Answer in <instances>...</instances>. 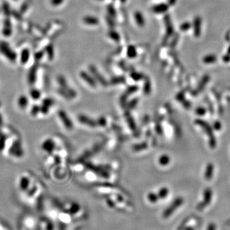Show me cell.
Here are the masks:
<instances>
[{
    "label": "cell",
    "mask_w": 230,
    "mask_h": 230,
    "mask_svg": "<svg viewBox=\"0 0 230 230\" xmlns=\"http://www.w3.org/2000/svg\"><path fill=\"white\" fill-rule=\"evenodd\" d=\"M195 124L202 127V129L205 131L206 134L209 138V145L212 148H214L216 147V139L213 133V130L212 128L210 127V125L208 124L206 122L204 121V120H200V119H197L195 121Z\"/></svg>",
    "instance_id": "6da1fadb"
},
{
    "label": "cell",
    "mask_w": 230,
    "mask_h": 230,
    "mask_svg": "<svg viewBox=\"0 0 230 230\" xmlns=\"http://www.w3.org/2000/svg\"><path fill=\"white\" fill-rule=\"evenodd\" d=\"M183 203V199L181 197H178L174 200V201L169 206H168L167 209L164 210L162 214V217L165 219L169 217L176 210L179 208Z\"/></svg>",
    "instance_id": "7a4b0ae2"
},
{
    "label": "cell",
    "mask_w": 230,
    "mask_h": 230,
    "mask_svg": "<svg viewBox=\"0 0 230 230\" xmlns=\"http://www.w3.org/2000/svg\"><path fill=\"white\" fill-rule=\"evenodd\" d=\"M0 51H1L10 60L14 61L15 59L16 58V54L9 47V46L7 43L5 42L0 43Z\"/></svg>",
    "instance_id": "3957f363"
},
{
    "label": "cell",
    "mask_w": 230,
    "mask_h": 230,
    "mask_svg": "<svg viewBox=\"0 0 230 230\" xmlns=\"http://www.w3.org/2000/svg\"><path fill=\"white\" fill-rule=\"evenodd\" d=\"M58 116H59L61 121L62 122L63 124L64 125V126L66 127V129H69V130L72 129V127H73L72 123L71 122L69 117L67 116V115L66 113H65V111H63L62 110H60L58 112Z\"/></svg>",
    "instance_id": "277c9868"
},
{
    "label": "cell",
    "mask_w": 230,
    "mask_h": 230,
    "mask_svg": "<svg viewBox=\"0 0 230 230\" xmlns=\"http://www.w3.org/2000/svg\"><path fill=\"white\" fill-rule=\"evenodd\" d=\"M17 104L21 110H25L29 106V98L25 95L19 96L17 100Z\"/></svg>",
    "instance_id": "5b68a950"
},
{
    "label": "cell",
    "mask_w": 230,
    "mask_h": 230,
    "mask_svg": "<svg viewBox=\"0 0 230 230\" xmlns=\"http://www.w3.org/2000/svg\"><path fill=\"white\" fill-rule=\"evenodd\" d=\"M41 148L43 151L48 153H52L54 149V143L52 139H46L42 142Z\"/></svg>",
    "instance_id": "8992f818"
},
{
    "label": "cell",
    "mask_w": 230,
    "mask_h": 230,
    "mask_svg": "<svg viewBox=\"0 0 230 230\" xmlns=\"http://www.w3.org/2000/svg\"><path fill=\"white\" fill-rule=\"evenodd\" d=\"M212 191L211 189L207 188L204 191L203 194V202L201 203V206L200 207L199 209H201L202 208H204L205 206L209 205L212 200Z\"/></svg>",
    "instance_id": "52a82bcc"
},
{
    "label": "cell",
    "mask_w": 230,
    "mask_h": 230,
    "mask_svg": "<svg viewBox=\"0 0 230 230\" xmlns=\"http://www.w3.org/2000/svg\"><path fill=\"white\" fill-rule=\"evenodd\" d=\"M30 180L26 176H22L19 180V187L20 190L26 191L29 187Z\"/></svg>",
    "instance_id": "ba28073f"
},
{
    "label": "cell",
    "mask_w": 230,
    "mask_h": 230,
    "mask_svg": "<svg viewBox=\"0 0 230 230\" xmlns=\"http://www.w3.org/2000/svg\"><path fill=\"white\" fill-rule=\"evenodd\" d=\"M164 22H165L166 28V38H169L171 36L173 33V27L170 19V17L168 15H166L164 17Z\"/></svg>",
    "instance_id": "9c48e42d"
},
{
    "label": "cell",
    "mask_w": 230,
    "mask_h": 230,
    "mask_svg": "<svg viewBox=\"0 0 230 230\" xmlns=\"http://www.w3.org/2000/svg\"><path fill=\"white\" fill-rule=\"evenodd\" d=\"M169 6L166 3H160L152 7V11L156 14H161L166 12L168 10Z\"/></svg>",
    "instance_id": "30bf717a"
},
{
    "label": "cell",
    "mask_w": 230,
    "mask_h": 230,
    "mask_svg": "<svg viewBox=\"0 0 230 230\" xmlns=\"http://www.w3.org/2000/svg\"><path fill=\"white\" fill-rule=\"evenodd\" d=\"M214 166L212 163H209L206 167L205 172V178L206 180H210L213 177Z\"/></svg>",
    "instance_id": "8fae6325"
},
{
    "label": "cell",
    "mask_w": 230,
    "mask_h": 230,
    "mask_svg": "<svg viewBox=\"0 0 230 230\" xmlns=\"http://www.w3.org/2000/svg\"><path fill=\"white\" fill-rule=\"evenodd\" d=\"M80 75H81V78H83L86 83H88L90 86H92L93 87H95L96 83H95V80L92 78V77L88 74H87L86 72L83 71V72H81Z\"/></svg>",
    "instance_id": "7c38bea8"
},
{
    "label": "cell",
    "mask_w": 230,
    "mask_h": 230,
    "mask_svg": "<svg viewBox=\"0 0 230 230\" xmlns=\"http://www.w3.org/2000/svg\"><path fill=\"white\" fill-rule=\"evenodd\" d=\"M83 22L88 25H97L99 23V20L95 17L87 16L83 18Z\"/></svg>",
    "instance_id": "4fadbf2b"
},
{
    "label": "cell",
    "mask_w": 230,
    "mask_h": 230,
    "mask_svg": "<svg viewBox=\"0 0 230 230\" xmlns=\"http://www.w3.org/2000/svg\"><path fill=\"white\" fill-rule=\"evenodd\" d=\"M134 18L136 23L140 27H143L145 24V20L143 15L140 12H136L134 14Z\"/></svg>",
    "instance_id": "5bb4252c"
},
{
    "label": "cell",
    "mask_w": 230,
    "mask_h": 230,
    "mask_svg": "<svg viewBox=\"0 0 230 230\" xmlns=\"http://www.w3.org/2000/svg\"><path fill=\"white\" fill-rule=\"evenodd\" d=\"M90 70L96 77V78L98 81H99V82L101 84H106V80L102 78V77L99 74H98V72L97 71L95 67L93 66V65H90Z\"/></svg>",
    "instance_id": "9a60e30c"
},
{
    "label": "cell",
    "mask_w": 230,
    "mask_h": 230,
    "mask_svg": "<svg viewBox=\"0 0 230 230\" xmlns=\"http://www.w3.org/2000/svg\"><path fill=\"white\" fill-rule=\"evenodd\" d=\"M10 151L12 153V154H13L14 156H21V155L23 154V150H22V148L20 145L18 146V143L15 144L12 148H10Z\"/></svg>",
    "instance_id": "2e32d148"
},
{
    "label": "cell",
    "mask_w": 230,
    "mask_h": 230,
    "mask_svg": "<svg viewBox=\"0 0 230 230\" xmlns=\"http://www.w3.org/2000/svg\"><path fill=\"white\" fill-rule=\"evenodd\" d=\"M127 56L130 58H134L137 56V51L134 46H129L127 51Z\"/></svg>",
    "instance_id": "e0dca14e"
},
{
    "label": "cell",
    "mask_w": 230,
    "mask_h": 230,
    "mask_svg": "<svg viewBox=\"0 0 230 230\" xmlns=\"http://www.w3.org/2000/svg\"><path fill=\"white\" fill-rule=\"evenodd\" d=\"M31 98L34 101L39 100L41 97V93L37 89H31L29 92Z\"/></svg>",
    "instance_id": "ac0fdd59"
},
{
    "label": "cell",
    "mask_w": 230,
    "mask_h": 230,
    "mask_svg": "<svg viewBox=\"0 0 230 230\" xmlns=\"http://www.w3.org/2000/svg\"><path fill=\"white\" fill-rule=\"evenodd\" d=\"M29 57V52L28 49H24L21 53V63L25 64L27 63Z\"/></svg>",
    "instance_id": "d6986e66"
},
{
    "label": "cell",
    "mask_w": 230,
    "mask_h": 230,
    "mask_svg": "<svg viewBox=\"0 0 230 230\" xmlns=\"http://www.w3.org/2000/svg\"><path fill=\"white\" fill-rule=\"evenodd\" d=\"M36 72L37 70L34 69H32L31 70H30V72L29 74V75H28V81L30 84H34L35 82V79H36Z\"/></svg>",
    "instance_id": "ffe728a7"
},
{
    "label": "cell",
    "mask_w": 230,
    "mask_h": 230,
    "mask_svg": "<svg viewBox=\"0 0 230 230\" xmlns=\"http://www.w3.org/2000/svg\"><path fill=\"white\" fill-rule=\"evenodd\" d=\"M108 35H109V37H110L111 39H113V40H115V42H118L120 41V35H119L118 33L116 31H115V30L109 31V33H108Z\"/></svg>",
    "instance_id": "44dd1931"
},
{
    "label": "cell",
    "mask_w": 230,
    "mask_h": 230,
    "mask_svg": "<svg viewBox=\"0 0 230 230\" xmlns=\"http://www.w3.org/2000/svg\"><path fill=\"white\" fill-rule=\"evenodd\" d=\"M147 198H148V200L151 202V203H156L158 200H159V197H158V195L153 193V192H150L148 196H147Z\"/></svg>",
    "instance_id": "7402d4cb"
},
{
    "label": "cell",
    "mask_w": 230,
    "mask_h": 230,
    "mask_svg": "<svg viewBox=\"0 0 230 230\" xmlns=\"http://www.w3.org/2000/svg\"><path fill=\"white\" fill-rule=\"evenodd\" d=\"M168 193H169V190L167 188H166V187L162 188L159 191V194H158L159 198H160V199L165 198L168 195Z\"/></svg>",
    "instance_id": "603a6c76"
},
{
    "label": "cell",
    "mask_w": 230,
    "mask_h": 230,
    "mask_svg": "<svg viewBox=\"0 0 230 230\" xmlns=\"http://www.w3.org/2000/svg\"><path fill=\"white\" fill-rule=\"evenodd\" d=\"M169 161H170V158L166 155H164L161 156L159 159V163L162 166L167 165V164H168V163L169 162Z\"/></svg>",
    "instance_id": "cb8c5ba5"
},
{
    "label": "cell",
    "mask_w": 230,
    "mask_h": 230,
    "mask_svg": "<svg viewBox=\"0 0 230 230\" xmlns=\"http://www.w3.org/2000/svg\"><path fill=\"white\" fill-rule=\"evenodd\" d=\"M30 112H31V115L33 116H37L38 114L40 113V106L38 105H34V106H32Z\"/></svg>",
    "instance_id": "d4e9b609"
},
{
    "label": "cell",
    "mask_w": 230,
    "mask_h": 230,
    "mask_svg": "<svg viewBox=\"0 0 230 230\" xmlns=\"http://www.w3.org/2000/svg\"><path fill=\"white\" fill-rule=\"evenodd\" d=\"M107 11H108V13H109V16H111L112 17H116V11H115V9L114 8V7L112 5H109L107 7Z\"/></svg>",
    "instance_id": "484cf974"
},
{
    "label": "cell",
    "mask_w": 230,
    "mask_h": 230,
    "mask_svg": "<svg viewBox=\"0 0 230 230\" xmlns=\"http://www.w3.org/2000/svg\"><path fill=\"white\" fill-rule=\"evenodd\" d=\"M206 113V109L203 107H198L196 109V113L198 116H203Z\"/></svg>",
    "instance_id": "4316f807"
},
{
    "label": "cell",
    "mask_w": 230,
    "mask_h": 230,
    "mask_svg": "<svg viewBox=\"0 0 230 230\" xmlns=\"http://www.w3.org/2000/svg\"><path fill=\"white\" fill-rule=\"evenodd\" d=\"M79 209L80 207L78 204H73L70 208V212L72 214H75L79 212Z\"/></svg>",
    "instance_id": "83f0119b"
},
{
    "label": "cell",
    "mask_w": 230,
    "mask_h": 230,
    "mask_svg": "<svg viewBox=\"0 0 230 230\" xmlns=\"http://www.w3.org/2000/svg\"><path fill=\"white\" fill-rule=\"evenodd\" d=\"M190 28H191V24L190 23H183L181 25L180 29L182 31H187L188 29H189Z\"/></svg>",
    "instance_id": "f1b7e54d"
},
{
    "label": "cell",
    "mask_w": 230,
    "mask_h": 230,
    "mask_svg": "<svg viewBox=\"0 0 230 230\" xmlns=\"http://www.w3.org/2000/svg\"><path fill=\"white\" fill-rule=\"evenodd\" d=\"M64 2V0H51V3L53 6H59L60 5L62 4Z\"/></svg>",
    "instance_id": "f546056e"
},
{
    "label": "cell",
    "mask_w": 230,
    "mask_h": 230,
    "mask_svg": "<svg viewBox=\"0 0 230 230\" xmlns=\"http://www.w3.org/2000/svg\"><path fill=\"white\" fill-rule=\"evenodd\" d=\"M221 127H222V125H221V124L220 122H214V125H213V128L215 130H220L221 129Z\"/></svg>",
    "instance_id": "4dcf8cb0"
},
{
    "label": "cell",
    "mask_w": 230,
    "mask_h": 230,
    "mask_svg": "<svg viewBox=\"0 0 230 230\" xmlns=\"http://www.w3.org/2000/svg\"><path fill=\"white\" fill-rule=\"evenodd\" d=\"M131 76H132V78L135 80H139L141 78V75L138 73H133L131 74Z\"/></svg>",
    "instance_id": "1f68e13d"
},
{
    "label": "cell",
    "mask_w": 230,
    "mask_h": 230,
    "mask_svg": "<svg viewBox=\"0 0 230 230\" xmlns=\"http://www.w3.org/2000/svg\"><path fill=\"white\" fill-rule=\"evenodd\" d=\"M107 203L108 204L109 206V207H111V208H113V207H115V203H114L113 201H111V200H107Z\"/></svg>",
    "instance_id": "d6a6232c"
},
{
    "label": "cell",
    "mask_w": 230,
    "mask_h": 230,
    "mask_svg": "<svg viewBox=\"0 0 230 230\" xmlns=\"http://www.w3.org/2000/svg\"><path fill=\"white\" fill-rule=\"evenodd\" d=\"M215 225L214 224H210L207 228V230H215Z\"/></svg>",
    "instance_id": "836d02e7"
},
{
    "label": "cell",
    "mask_w": 230,
    "mask_h": 230,
    "mask_svg": "<svg viewBox=\"0 0 230 230\" xmlns=\"http://www.w3.org/2000/svg\"><path fill=\"white\" fill-rule=\"evenodd\" d=\"M176 1H177V0H169V5H174V4L175 3V2H176Z\"/></svg>",
    "instance_id": "e575fe53"
},
{
    "label": "cell",
    "mask_w": 230,
    "mask_h": 230,
    "mask_svg": "<svg viewBox=\"0 0 230 230\" xmlns=\"http://www.w3.org/2000/svg\"><path fill=\"white\" fill-rule=\"evenodd\" d=\"M100 1H102V0H100Z\"/></svg>",
    "instance_id": "d590c367"
}]
</instances>
